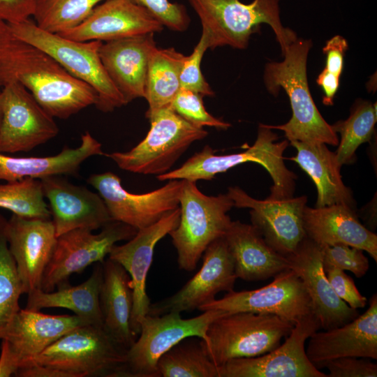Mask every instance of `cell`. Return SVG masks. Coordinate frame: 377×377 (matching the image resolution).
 <instances>
[{"mask_svg":"<svg viewBox=\"0 0 377 377\" xmlns=\"http://www.w3.org/2000/svg\"><path fill=\"white\" fill-rule=\"evenodd\" d=\"M150 129L146 137L126 152L105 154L119 168L142 175L164 174L191 144L208 134L203 128L186 121L170 107L150 116Z\"/></svg>","mask_w":377,"mask_h":377,"instance_id":"9","label":"cell"},{"mask_svg":"<svg viewBox=\"0 0 377 377\" xmlns=\"http://www.w3.org/2000/svg\"><path fill=\"white\" fill-rule=\"evenodd\" d=\"M7 219L0 214V339L9 323L20 309L22 294L15 261L6 235Z\"/></svg>","mask_w":377,"mask_h":377,"instance_id":"37","label":"cell"},{"mask_svg":"<svg viewBox=\"0 0 377 377\" xmlns=\"http://www.w3.org/2000/svg\"><path fill=\"white\" fill-rule=\"evenodd\" d=\"M6 235L16 263L22 294L40 288L44 272L57 244L52 221L13 214L7 221Z\"/></svg>","mask_w":377,"mask_h":377,"instance_id":"21","label":"cell"},{"mask_svg":"<svg viewBox=\"0 0 377 377\" xmlns=\"http://www.w3.org/2000/svg\"><path fill=\"white\" fill-rule=\"evenodd\" d=\"M376 121V103L358 98L353 104L349 117L332 125L334 131L341 135L335 151L341 166L355 161L357 148L372 139Z\"/></svg>","mask_w":377,"mask_h":377,"instance_id":"33","label":"cell"},{"mask_svg":"<svg viewBox=\"0 0 377 377\" xmlns=\"http://www.w3.org/2000/svg\"><path fill=\"white\" fill-rule=\"evenodd\" d=\"M289 144L297 150L296 156L289 159L298 164L316 186L315 207L344 205L356 210L353 191L342 180L341 166L337 162L335 152L321 142L293 140Z\"/></svg>","mask_w":377,"mask_h":377,"instance_id":"29","label":"cell"},{"mask_svg":"<svg viewBox=\"0 0 377 377\" xmlns=\"http://www.w3.org/2000/svg\"><path fill=\"white\" fill-rule=\"evenodd\" d=\"M40 180L43 195L50 203L57 237L78 228L93 231L112 221L98 193L59 175Z\"/></svg>","mask_w":377,"mask_h":377,"instance_id":"22","label":"cell"},{"mask_svg":"<svg viewBox=\"0 0 377 377\" xmlns=\"http://www.w3.org/2000/svg\"><path fill=\"white\" fill-rule=\"evenodd\" d=\"M104 155L101 144L89 131L76 148H64L45 157H17L0 152V180L15 182L24 178L41 179L50 176L75 175L82 163L91 156Z\"/></svg>","mask_w":377,"mask_h":377,"instance_id":"28","label":"cell"},{"mask_svg":"<svg viewBox=\"0 0 377 377\" xmlns=\"http://www.w3.org/2000/svg\"><path fill=\"white\" fill-rule=\"evenodd\" d=\"M323 266H332L350 271L357 278L366 274L369 268L368 258L363 251L343 244L320 246Z\"/></svg>","mask_w":377,"mask_h":377,"instance_id":"39","label":"cell"},{"mask_svg":"<svg viewBox=\"0 0 377 377\" xmlns=\"http://www.w3.org/2000/svg\"><path fill=\"white\" fill-rule=\"evenodd\" d=\"M348 47L347 40L341 36L337 35L328 40L323 48L326 61L322 71L340 79L343 68L344 55Z\"/></svg>","mask_w":377,"mask_h":377,"instance_id":"44","label":"cell"},{"mask_svg":"<svg viewBox=\"0 0 377 377\" xmlns=\"http://www.w3.org/2000/svg\"><path fill=\"white\" fill-rule=\"evenodd\" d=\"M280 0H188L200 18L209 48L228 45L247 47L251 36L267 24L273 30L282 53L297 39L296 33L283 27L280 17Z\"/></svg>","mask_w":377,"mask_h":377,"instance_id":"4","label":"cell"},{"mask_svg":"<svg viewBox=\"0 0 377 377\" xmlns=\"http://www.w3.org/2000/svg\"><path fill=\"white\" fill-rule=\"evenodd\" d=\"M320 330L313 314L295 324L285 341L256 357L232 359L219 367L220 377H327L309 360L305 343Z\"/></svg>","mask_w":377,"mask_h":377,"instance_id":"14","label":"cell"},{"mask_svg":"<svg viewBox=\"0 0 377 377\" xmlns=\"http://www.w3.org/2000/svg\"><path fill=\"white\" fill-rule=\"evenodd\" d=\"M159 377H220L219 367L208 357L201 339L186 338L157 362Z\"/></svg>","mask_w":377,"mask_h":377,"instance_id":"34","label":"cell"},{"mask_svg":"<svg viewBox=\"0 0 377 377\" xmlns=\"http://www.w3.org/2000/svg\"><path fill=\"white\" fill-rule=\"evenodd\" d=\"M1 89H2V84L0 80V98H1ZM1 105H0V122H1Z\"/></svg>","mask_w":377,"mask_h":377,"instance_id":"47","label":"cell"},{"mask_svg":"<svg viewBox=\"0 0 377 377\" xmlns=\"http://www.w3.org/2000/svg\"><path fill=\"white\" fill-rule=\"evenodd\" d=\"M103 1L38 0L33 17L40 29L59 34L79 25Z\"/></svg>","mask_w":377,"mask_h":377,"instance_id":"35","label":"cell"},{"mask_svg":"<svg viewBox=\"0 0 377 377\" xmlns=\"http://www.w3.org/2000/svg\"><path fill=\"white\" fill-rule=\"evenodd\" d=\"M146 8L163 27L175 31H185L189 17L185 7L169 0H131Z\"/></svg>","mask_w":377,"mask_h":377,"instance_id":"41","label":"cell"},{"mask_svg":"<svg viewBox=\"0 0 377 377\" xmlns=\"http://www.w3.org/2000/svg\"><path fill=\"white\" fill-rule=\"evenodd\" d=\"M209 49L208 39L202 32L193 51L186 56L180 73V89L190 90L201 96H213L214 91L205 79L200 65L205 51Z\"/></svg>","mask_w":377,"mask_h":377,"instance_id":"40","label":"cell"},{"mask_svg":"<svg viewBox=\"0 0 377 377\" xmlns=\"http://www.w3.org/2000/svg\"><path fill=\"white\" fill-rule=\"evenodd\" d=\"M14 80L24 87L53 117L67 119L96 105L98 96L43 50L15 38L0 53V80Z\"/></svg>","mask_w":377,"mask_h":377,"instance_id":"1","label":"cell"},{"mask_svg":"<svg viewBox=\"0 0 377 377\" xmlns=\"http://www.w3.org/2000/svg\"><path fill=\"white\" fill-rule=\"evenodd\" d=\"M191 318L179 312L147 314L140 321L139 337L126 350L124 377H159L157 362L174 346L186 338H206L209 325L228 313L219 309L202 311Z\"/></svg>","mask_w":377,"mask_h":377,"instance_id":"10","label":"cell"},{"mask_svg":"<svg viewBox=\"0 0 377 377\" xmlns=\"http://www.w3.org/2000/svg\"><path fill=\"white\" fill-rule=\"evenodd\" d=\"M154 34L103 42L99 48L103 67L126 104L145 98L149 60L156 47Z\"/></svg>","mask_w":377,"mask_h":377,"instance_id":"25","label":"cell"},{"mask_svg":"<svg viewBox=\"0 0 377 377\" xmlns=\"http://www.w3.org/2000/svg\"><path fill=\"white\" fill-rule=\"evenodd\" d=\"M202 257L199 271L177 293L151 304L148 314L193 311L214 300L219 293L234 290L237 277L224 237L212 242Z\"/></svg>","mask_w":377,"mask_h":377,"instance_id":"18","label":"cell"},{"mask_svg":"<svg viewBox=\"0 0 377 377\" xmlns=\"http://www.w3.org/2000/svg\"><path fill=\"white\" fill-rule=\"evenodd\" d=\"M198 309L274 314L294 324L312 313L310 298L304 286L290 269L274 276V280L265 286L238 292L233 290L223 297L214 299Z\"/></svg>","mask_w":377,"mask_h":377,"instance_id":"16","label":"cell"},{"mask_svg":"<svg viewBox=\"0 0 377 377\" xmlns=\"http://www.w3.org/2000/svg\"><path fill=\"white\" fill-rule=\"evenodd\" d=\"M327 377H376L377 364L368 358L343 357L326 362Z\"/></svg>","mask_w":377,"mask_h":377,"instance_id":"43","label":"cell"},{"mask_svg":"<svg viewBox=\"0 0 377 377\" xmlns=\"http://www.w3.org/2000/svg\"><path fill=\"white\" fill-rule=\"evenodd\" d=\"M306 235L320 246L343 244L367 252L377 262V235L359 221L356 210L344 205L305 207Z\"/></svg>","mask_w":377,"mask_h":377,"instance_id":"26","label":"cell"},{"mask_svg":"<svg viewBox=\"0 0 377 377\" xmlns=\"http://www.w3.org/2000/svg\"><path fill=\"white\" fill-rule=\"evenodd\" d=\"M223 237L237 278L263 281L290 269L287 258L270 246L251 224L231 221Z\"/></svg>","mask_w":377,"mask_h":377,"instance_id":"27","label":"cell"},{"mask_svg":"<svg viewBox=\"0 0 377 377\" xmlns=\"http://www.w3.org/2000/svg\"><path fill=\"white\" fill-rule=\"evenodd\" d=\"M234 207L249 208L251 225L267 244L280 254H291L306 237L303 214L307 196L284 200H258L238 186L228 188Z\"/></svg>","mask_w":377,"mask_h":377,"instance_id":"17","label":"cell"},{"mask_svg":"<svg viewBox=\"0 0 377 377\" xmlns=\"http://www.w3.org/2000/svg\"><path fill=\"white\" fill-rule=\"evenodd\" d=\"M103 281V265L97 263L91 276L83 283L71 286L67 283L57 291L45 292L40 288L30 291L26 309L40 311L45 308H64L90 324L103 326L99 295Z\"/></svg>","mask_w":377,"mask_h":377,"instance_id":"31","label":"cell"},{"mask_svg":"<svg viewBox=\"0 0 377 377\" xmlns=\"http://www.w3.org/2000/svg\"><path fill=\"white\" fill-rule=\"evenodd\" d=\"M278 135L266 124H260L257 138L246 150L226 155L215 154L209 145L193 154L179 168L156 176L160 181L184 179L196 182L211 180L240 164L253 162L260 164L269 174L273 184L270 200H284L293 197L297 176L288 170L284 163L283 153L289 145L285 139L278 141Z\"/></svg>","mask_w":377,"mask_h":377,"instance_id":"3","label":"cell"},{"mask_svg":"<svg viewBox=\"0 0 377 377\" xmlns=\"http://www.w3.org/2000/svg\"><path fill=\"white\" fill-rule=\"evenodd\" d=\"M179 218V207L156 223L138 230L126 244H115L108 254L109 258L121 265L130 276L133 291L131 328L136 337L140 331V321L148 314L151 304L146 292V280L155 246L178 226Z\"/></svg>","mask_w":377,"mask_h":377,"instance_id":"19","label":"cell"},{"mask_svg":"<svg viewBox=\"0 0 377 377\" xmlns=\"http://www.w3.org/2000/svg\"><path fill=\"white\" fill-rule=\"evenodd\" d=\"M184 179L169 180L163 186L145 193H132L112 172L93 174L87 182L103 199L113 221L128 224L137 230L148 227L179 207Z\"/></svg>","mask_w":377,"mask_h":377,"instance_id":"15","label":"cell"},{"mask_svg":"<svg viewBox=\"0 0 377 377\" xmlns=\"http://www.w3.org/2000/svg\"><path fill=\"white\" fill-rule=\"evenodd\" d=\"M295 324L278 316L248 311L228 313L209 326L202 343L217 367L235 358L267 353L281 343Z\"/></svg>","mask_w":377,"mask_h":377,"instance_id":"7","label":"cell"},{"mask_svg":"<svg viewBox=\"0 0 377 377\" xmlns=\"http://www.w3.org/2000/svg\"><path fill=\"white\" fill-rule=\"evenodd\" d=\"M0 208L26 217L50 219L40 179L24 178L0 184Z\"/></svg>","mask_w":377,"mask_h":377,"instance_id":"36","label":"cell"},{"mask_svg":"<svg viewBox=\"0 0 377 377\" xmlns=\"http://www.w3.org/2000/svg\"><path fill=\"white\" fill-rule=\"evenodd\" d=\"M38 0H0V20L8 24L21 22L33 16Z\"/></svg>","mask_w":377,"mask_h":377,"instance_id":"45","label":"cell"},{"mask_svg":"<svg viewBox=\"0 0 377 377\" xmlns=\"http://www.w3.org/2000/svg\"><path fill=\"white\" fill-rule=\"evenodd\" d=\"M126 350L103 326L87 324L61 336L25 366L46 367L54 377H124Z\"/></svg>","mask_w":377,"mask_h":377,"instance_id":"5","label":"cell"},{"mask_svg":"<svg viewBox=\"0 0 377 377\" xmlns=\"http://www.w3.org/2000/svg\"><path fill=\"white\" fill-rule=\"evenodd\" d=\"M306 353L318 369L327 361L343 357L377 359V295L366 311L341 326L316 331L309 338Z\"/></svg>","mask_w":377,"mask_h":377,"instance_id":"24","label":"cell"},{"mask_svg":"<svg viewBox=\"0 0 377 377\" xmlns=\"http://www.w3.org/2000/svg\"><path fill=\"white\" fill-rule=\"evenodd\" d=\"M310 39L297 38L282 53L283 61L265 65L263 80L267 91L276 97L283 89L290 101L292 117L286 124L267 125L282 131L290 142H321L337 146L339 140L332 125L323 117L311 94L306 73Z\"/></svg>","mask_w":377,"mask_h":377,"instance_id":"2","label":"cell"},{"mask_svg":"<svg viewBox=\"0 0 377 377\" xmlns=\"http://www.w3.org/2000/svg\"><path fill=\"white\" fill-rule=\"evenodd\" d=\"M14 38L8 23L0 20V53Z\"/></svg>","mask_w":377,"mask_h":377,"instance_id":"46","label":"cell"},{"mask_svg":"<svg viewBox=\"0 0 377 377\" xmlns=\"http://www.w3.org/2000/svg\"><path fill=\"white\" fill-rule=\"evenodd\" d=\"M87 324L76 315H48L20 309L0 339V377L15 376L61 336Z\"/></svg>","mask_w":377,"mask_h":377,"instance_id":"11","label":"cell"},{"mask_svg":"<svg viewBox=\"0 0 377 377\" xmlns=\"http://www.w3.org/2000/svg\"><path fill=\"white\" fill-rule=\"evenodd\" d=\"M13 35L50 55L72 76L96 93V107L104 112L126 105L108 76L99 56L102 41H77L45 31L28 19L8 24Z\"/></svg>","mask_w":377,"mask_h":377,"instance_id":"6","label":"cell"},{"mask_svg":"<svg viewBox=\"0 0 377 377\" xmlns=\"http://www.w3.org/2000/svg\"><path fill=\"white\" fill-rule=\"evenodd\" d=\"M163 29L146 8L131 0H105L79 25L57 34L77 41L105 42L154 34Z\"/></svg>","mask_w":377,"mask_h":377,"instance_id":"23","label":"cell"},{"mask_svg":"<svg viewBox=\"0 0 377 377\" xmlns=\"http://www.w3.org/2000/svg\"><path fill=\"white\" fill-rule=\"evenodd\" d=\"M186 56L173 47H156L149 60L145 98L148 103L146 117L170 107L180 89V73Z\"/></svg>","mask_w":377,"mask_h":377,"instance_id":"32","label":"cell"},{"mask_svg":"<svg viewBox=\"0 0 377 377\" xmlns=\"http://www.w3.org/2000/svg\"><path fill=\"white\" fill-rule=\"evenodd\" d=\"M202 96L194 91L180 89L170 108L188 122L197 127L210 126L226 130L230 124L216 118L205 109Z\"/></svg>","mask_w":377,"mask_h":377,"instance_id":"38","label":"cell"},{"mask_svg":"<svg viewBox=\"0 0 377 377\" xmlns=\"http://www.w3.org/2000/svg\"><path fill=\"white\" fill-rule=\"evenodd\" d=\"M286 258L290 269L295 272L304 286L310 298L311 311L320 329H333L358 316V311L340 299L330 283L324 271L319 245L306 237Z\"/></svg>","mask_w":377,"mask_h":377,"instance_id":"20","label":"cell"},{"mask_svg":"<svg viewBox=\"0 0 377 377\" xmlns=\"http://www.w3.org/2000/svg\"><path fill=\"white\" fill-rule=\"evenodd\" d=\"M0 105L1 153L29 151L59 133L54 117L14 80L2 83Z\"/></svg>","mask_w":377,"mask_h":377,"instance_id":"13","label":"cell"},{"mask_svg":"<svg viewBox=\"0 0 377 377\" xmlns=\"http://www.w3.org/2000/svg\"><path fill=\"white\" fill-rule=\"evenodd\" d=\"M138 230L124 223L111 221L98 234L78 228L57 237L52 256L44 272L40 289L51 292L73 274L82 272L93 263L104 262L117 242L129 240Z\"/></svg>","mask_w":377,"mask_h":377,"instance_id":"12","label":"cell"},{"mask_svg":"<svg viewBox=\"0 0 377 377\" xmlns=\"http://www.w3.org/2000/svg\"><path fill=\"white\" fill-rule=\"evenodd\" d=\"M326 276L337 296L354 309L364 308L367 299L358 290L353 279L345 271L323 266Z\"/></svg>","mask_w":377,"mask_h":377,"instance_id":"42","label":"cell"},{"mask_svg":"<svg viewBox=\"0 0 377 377\" xmlns=\"http://www.w3.org/2000/svg\"><path fill=\"white\" fill-rule=\"evenodd\" d=\"M99 300L103 327L110 336L128 350L137 337L131 328L133 291L130 276L118 263L104 260Z\"/></svg>","mask_w":377,"mask_h":377,"instance_id":"30","label":"cell"},{"mask_svg":"<svg viewBox=\"0 0 377 377\" xmlns=\"http://www.w3.org/2000/svg\"><path fill=\"white\" fill-rule=\"evenodd\" d=\"M179 207L178 226L168 235L177 251L179 268L191 272L207 246L225 235L232 221L228 212L234 203L227 193L207 195L196 182L184 180Z\"/></svg>","mask_w":377,"mask_h":377,"instance_id":"8","label":"cell"}]
</instances>
